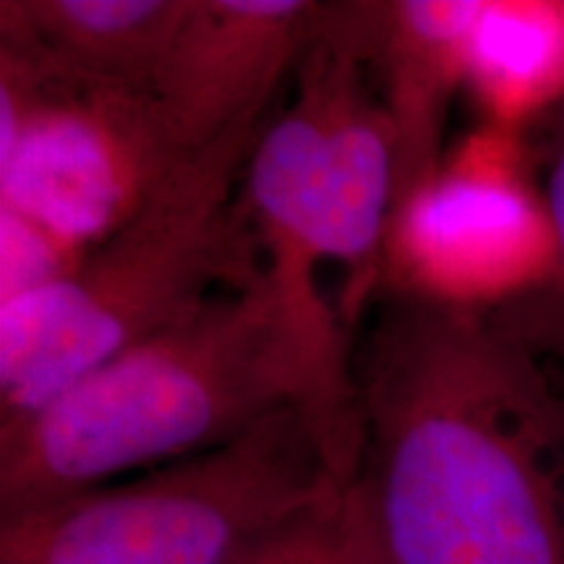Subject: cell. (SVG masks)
I'll use <instances>...</instances> for the list:
<instances>
[{
	"label": "cell",
	"instance_id": "cell-5",
	"mask_svg": "<svg viewBox=\"0 0 564 564\" xmlns=\"http://www.w3.org/2000/svg\"><path fill=\"white\" fill-rule=\"evenodd\" d=\"M186 158L152 91L74 79L0 42V207L87 253Z\"/></svg>",
	"mask_w": 564,
	"mask_h": 564
},
{
	"label": "cell",
	"instance_id": "cell-7",
	"mask_svg": "<svg viewBox=\"0 0 564 564\" xmlns=\"http://www.w3.org/2000/svg\"><path fill=\"white\" fill-rule=\"evenodd\" d=\"M484 9L481 0L377 3L373 66L394 131V220L440 175L444 123L470 76Z\"/></svg>",
	"mask_w": 564,
	"mask_h": 564
},
{
	"label": "cell",
	"instance_id": "cell-8",
	"mask_svg": "<svg viewBox=\"0 0 564 564\" xmlns=\"http://www.w3.org/2000/svg\"><path fill=\"white\" fill-rule=\"evenodd\" d=\"M192 0H3L0 42L74 79L152 91Z\"/></svg>",
	"mask_w": 564,
	"mask_h": 564
},
{
	"label": "cell",
	"instance_id": "cell-12",
	"mask_svg": "<svg viewBox=\"0 0 564 564\" xmlns=\"http://www.w3.org/2000/svg\"><path fill=\"white\" fill-rule=\"evenodd\" d=\"M84 259L53 232L19 212L0 207V303L17 301L53 285Z\"/></svg>",
	"mask_w": 564,
	"mask_h": 564
},
{
	"label": "cell",
	"instance_id": "cell-2",
	"mask_svg": "<svg viewBox=\"0 0 564 564\" xmlns=\"http://www.w3.org/2000/svg\"><path fill=\"white\" fill-rule=\"evenodd\" d=\"M291 405L361 463L352 352L303 327L262 272L0 426V514L212 449Z\"/></svg>",
	"mask_w": 564,
	"mask_h": 564
},
{
	"label": "cell",
	"instance_id": "cell-11",
	"mask_svg": "<svg viewBox=\"0 0 564 564\" xmlns=\"http://www.w3.org/2000/svg\"><path fill=\"white\" fill-rule=\"evenodd\" d=\"M544 209L552 230L549 274L533 291L489 308V314L507 333L523 340L564 382V100L552 129Z\"/></svg>",
	"mask_w": 564,
	"mask_h": 564
},
{
	"label": "cell",
	"instance_id": "cell-3",
	"mask_svg": "<svg viewBox=\"0 0 564 564\" xmlns=\"http://www.w3.org/2000/svg\"><path fill=\"white\" fill-rule=\"evenodd\" d=\"M264 123L188 154L152 202L66 278L0 303V426L220 293L262 278L243 178Z\"/></svg>",
	"mask_w": 564,
	"mask_h": 564
},
{
	"label": "cell",
	"instance_id": "cell-1",
	"mask_svg": "<svg viewBox=\"0 0 564 564\" xmlns=\"http://www.w3.org/2000/svg\"><path fill=\"white\" fill-rule=\"evenodd\" d=\"M352 390L394 562L564 564V382L486 308L384 295Z\"/></svg>",
	"mask_w": 564,
	"mask_h": 564
},
{
	"label": "cell",
	"instance_id": "cell-6",
	"mask_svg": "<svg viewBox=\"0 0 564 564\" xmlns=\"http://www.w3.org/2000/svg\"><path fill=\"white\" fill-rule=\"evenodd\" d=\"M324 9L308 0H192L152 84L175 144L192 154L267 121Z\"/></svg>",
	"mask_w": 564,
	"mask_h": 564
},
{
	"label": "cell",
	"instance_id": "cell-10",
	"mask_svg": "<svg viewBox=\"0 0 564 564\" xmlns=\"http://www.w3.org/2000/svg\"><path fill=\"white\" fill-rule=\"evenodd\" d=\"M236 564H398L358 470L264 533Z\"/></svg>",
	"mask_w": 564,
	"mask_h": 564
},
{
	"label": "cell",
	"instance_id": "cell-4",
	"mask_svg": "<svg viewBox=\"0 0 564 564\" xmlns=\"http://www.w3.org/2000/svg\"><path fill=\"white\" fill-rule=\"evenodd\" d=\"M361 470L301 405L133 478L0 514V564H236Z\"/></svg>",
	"mask_w": 564,
	"mask_h": 564
},
{
	"label": "cell",
	"instance_id": "cell-9",
	"mask_svg": "<svg viewBox=\"0 0 564 564\" xmlns=\"http://www.w3.org/2000/svg\"><path fill=\"white\" fill-rule=\"evenodd\" d=\"M494 108L564 100V6L486 3L470 47V76Z\"/></svg>",
	"mask_w": 564,
	"mask_h": 564
}]
</instances>
